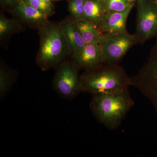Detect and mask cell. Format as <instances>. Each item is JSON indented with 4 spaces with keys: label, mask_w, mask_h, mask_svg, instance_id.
Masks as SVG:
<instances>
[{
    "label": "cell",
    "mask_w": 157,
    "mask_h": 157,
    "mask_svg": "<svg viewBox=\"0 0 157 157\" xmlns=\"http://www.w3.org/2000/svg\"><path fill=\"white\" fill-rule=\"evenodd\" d=\"M82 92L92 95L119 94L128 90L132 78L117 64L104 63L94 70L85 71L80 76Z\"/></svg>",
    "instance_id": "1"
},
{
    "label": "cell",
    "mask_w": 157,
    "mask_h": 157,
    "mask_svg": "<svg viewBox=\"0 0 157 157\" xmlns=\"http://www.w3.org/2000/svg\"><path fill=\"white\" fill-rule=\"evenodd\" d=\"M38 30L40 46L36 58L37 65L42 71L57 67L71 54L60 23L48 21Z\"/></svg>",
    "instance_id": "2"
},
{
    "label": "cell",
    "mask_w": 157,
    "mask_h": 157,
    "mask_svg": "<svg viewBox=\"0 0 157 157\" xmlns=\"http://www.w3.org/2000/svg\"><path fill=\"white\" fill-rule=\"evenodd\" d=\"M92 96L90 108L93 114L106 128L112 130L120 126L135 104L128 91L119 94Z\"/></svg>",
    "instance_id": "3"
},
{
    "label": "cell",
    "mask_w": 157,
    "mask_h": 157,
    "mask_svg": "<svg viewBox=\"0 0 157 157\" xmlns=\"http://www.w3.org/2000/svg\"><path fill=\"white\" fill-rule=\"evenodd\" d=\"M132 81V86L150 101L157 113V38L147 62Z\"/></svg>",
    "instance_id": "4"
},
{
    "label": "cell",
    "mask_w": 157,
    "mask_h": 157,
    "mask_svg": "<svg viewBox=\"0 0 157 157\" xmlns=\"http://www.w3.org/2000/svg\"><path fill=\"white\" fill-rule=\"evenodd\" d=\"M104 63L117 64L134 45L138 43L135 35L124 33L103 34L99 42Z\"/></svg>",
    "instance_id": "5"
},
{
    "label": "cell",
    "mask_w": 157,
    "mask_h": 157,
    "mask_svg": "<svg viewBox=\"0 0 157 157\" xmlns=\"http://www.w3.org/2000/svg\"><path fill=\"white\" fill-rule=\"evenodd\" d=\"M53 89L62 98L72 99L81 92L79 69L72 61L64 60L57 67Z\"/></svg>",
    "instance_id": "6"
},
{
    "label": "cell",
    "mask_w": 157,
    "mask_h": 157,
    "mask_svg": "<svg viewBox=\"0 0 157 157\" xmlns=\"http://www.w3.org/2000/svg\"><path fill=\"white\" fill-rule=\"evenodd\" d=\"M136 31L138 43L157 38V3L154 0L137 2Z\"/></svg>",
    "instance_id": "7"
},
{
    "label": "cell",
    "mask_w": 157,
    "mask_h": 157,
    "mask_svg": "<svg viewBox=\"0 0 157 157\" xmlns=\"http://www.w3.org/2000/svg\"><path fill=\"white\" fill-rule=\"evenodd\" d=\"M71 61L79 69L85 71L94 70L104 63V56L99 43L86 44Z\"/></svg>",
    "instance_id": "8"
},
{
    "label": "cell",
    "mask_w": 157,
    "mask_h": 157,
    "mask_svg": "<svg viewBox=\"0 0 157 157\" xmlns=\"http://www.w3.org/2000/svg\"><path fill=\"white\" fill-rule=\"evenodd\" d=\"M133 7L124 12H106L96 25L102 34L127 33V21Z\"/></svg>",
    "instance_id": "9"
},
{
    "label": "cell",
    "mask_w": 157,
    "mask_h": 157,
    "mask_svg": "<svg viewBox=\"0 0 157 157\" xmlns=\"http://www.w3.org/2000/svg\"><path fill=\"white\" fill-rule=\"evenodd\" d=\"M12 13L21 22L31 27L38 29L48 21L49 17L22 0L12 10Z\"/></svg>",
    "instance_id": "10"
},
{
    "label": "cell",
    "mask_w": 157,
    "mask_h": 157,
    "mask_svg": "<svg viewBox=\"0 0 157 157\" xmlns=\"http://www.w3.org/2000/svg\"><path fill=\"white\" fill-rule=\"evenodd\" d=\"M60 25L71 50L72 57L76 56L83 49L86 44L73 20L65 21Z\"/></svg>",
    "instance_id": "11"
},
{
    "label": "cell",
    "mask_w": 157,
    "mask_h": 157,
    "mask_svg": "<svg viewBox=\"0 0 157 157\" xmlns=\"http://www.w3.org/2000/svg\"><path fill=\"white\" fill-rule=\"evenodd\" d=\"M105 4L106 0H87L83 20L96 24L107 12Z\"/></svg>",
    "instance_id": "12"
},
{
    "label": "cell",
    "mask_w": 157,
    "mask_h": 157,
    "mask_svg": "<svg viewBox=\"0 0 157 157\" xmlns=\"http://www.w3.org/2000/svg\"><path fill=\"white\" fill-rule=\"evenodd\" d=\"M75 22L86 44L99 43L103 34L94 23L84 20Z\"/></svg>",
    "instance_id": "13"
},
{
    "label": "cell",
    "mask_w": 157,
    "mask_h": 157,
    "mask_svg": "<svg viewBox=\"0 0 157 157\" xmlns=\"http://www.w3.org/2000/svg\"><path fill=\"white\" fill-rule=\"evenodd\" d=\"M18 19H10L1 14L0 16V37L2 39L22 29Z\"/></svg>",
    "instance_id": "14"
},
{
    "label": "cell",
    "mask_w": 157,
    "mask_h": 157,
    "mask_svg": "<svg viewBox=\"0 0 157 157\" xmlns=\"http://www.w3.org/2000/svg\"><path fill=\"white\" fill-rule=\"evenodd\" d=\"M12 71L1 64L0 68V97L2 100L6 96L14 82Z\"/></svg>",
    "instance_id": "15"
},
{
    "label": "cell",
    "mask_w": 157,
    "mask_h": 157,
    "mask_svg": "<svg viewBox=\"0 0 157 157\" xmlns=\"http://www.w3.org/2000/svg\"><path fill=\"white\" fill-rule=\"evenodd\" d=\"M87 0H70L68 10L74 21L82 20L84 15L85 6Z\"/></svg>",
    "instance_id": "16"
},
{
    "label": "cell",
    "mask_w": 157,
    "mask_h": 157,
    "mask_svg": "<svg viewBox=\"0 0 157 157\" xmlns=\"http://www.w3.org/2000/svg\"><path fill=\"white\" fill-rule=\"evenodd\" d=\"M134 5L128 0H106L105 4L107 12H124Z\"/></svg>",
    "instance_id": "17"
},
{
    "label": "cell",
    "mask_w": 157,
    "mask_h": 157,
    "mask_svg": "<svg viewBox=\"0 0 157 157\" xmlns=\"http://www.w3.org/2000/svg\"><path fill=\"white\" fill-rule=\"evenodd\" d=\"M25 2L49 17L55 13L54 8L52 3H48L44 0H22Z\"/></svg>",
    "instance_id": "18"
},
{
    "label": "cell",
    "mask_w": 157,
    "mask_h": 157,
    "mask_svg": "<svg viewBox=\"0 0 157 157\" xmlns=\"http://www.w3.org/2000/svg\"><path fill=\"white\" fill-rule=\"evenodd\" d=\"M9 1L11 9L13 10L18 5V3L21 0H9Z\"/></svg>",
    "instance_id": "19"
},
{
    "label": "cell",
    "mask_w": 157,
    "mask_h": 157,
    "mask_svg": "<svg viewBox=\"0 0 157 157\" xmlns=\"http://www.w3.org/2000/svg\"><path fill=\"white\" fill-rule=\"evenodd\" d=\"M129 2L132 3H135V2H137L138 0H128Z\"/></svg>",
    "instance_id": "20"
},
{
    "label": "cell",
    "mask_w": 157,
    "mask_h": 157,
    "mask_svg": "<svg viewBox=\"0 0 157 157\" xmlns=\"http://www.w3.org/2000/svg\"><path fill=\"white\" fill-rule=\"evenodd\" d=\"M45 2H47L48 3H52L51 0H44Z\"/></svg>",
    "instance_id": "21"
},
{
    "label": "cell",
    "mask_w": 157,
    "mask_h": 157,
    "mask_svg": "<svg viewBox=\"0 0 157 157\" xmlns=\"http://www.w3.org/2000/svg\"><path fill=\"white\" fill-rule=\"evenodd\" d=\"M51 1L52 2H57V1H58V0H51Z\"/></svg>",
    "instance_id": "22"
},
{
    "label": "cell",
    "mask_w": 157,
    "mask_h": 157,
    "mask_svg": "<svg viewBox=\"0 0 157 157\" xmlns=\"http://www.w3.org/2000/svg\"><path fill=\"white\" fill-rule=\"evenodd\" d=\"M63 1V0H58V1ZM65 1H69L70 0H65Z\"/></svg>",
    "instance_id": "23"
},
{
    "label": "cell",
    "mask_w": 157,
    "mask_h": 157,
    "mask_svg": "<svg viewBox=\"0 0 157 157\" xmlns=\"http://www.w3.org/2000/svg\"><path fill=\"white\" fill-rule=\"evenodd\" d=\"M156 2L157 3V0H155Z\"/></svg>",
    "instance_id": "24"
},
{
    "label": "cell",
    "mask_w": 157,
    "mask_h": 157,
    "mask_svg": "<svg viewBox=\"0 0 157 157\" xmlns=\"http://www.w3.org/2000/svg\"></svg>",
    "instance_id": "25"
}]
</instances>
